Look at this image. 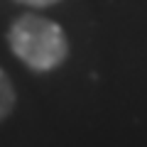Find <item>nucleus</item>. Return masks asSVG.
Returning a JSON list of instances; mask_svg holds the SVG:
<instances>
[{
  "label": "nucleus",
  "instance_id": "1",
  "mask_svg": "<svg viewBox=\"0 0 147 147\" xmlns=\"http://www.w3.org/2000/svg\"><path fill=\"white\" fill-rule=\"evenodd\" d=\"M7 47L34 74H49L69 59V39L61 25L39 12H22L10 22Z\"/></svg>",
  "mask_w": 147,
  "mask_h": 147
},
{
  "label": "nucleus",
  "instance_id": "2",
  "mask_svg": "<svg viewBox=\"0 0 147 147\" xmlns=\"http://www.w3.org/2000/svg\"><path fill=\"white\" fill-rule=\"evenodd\" d=\"M17 105V91L12 79L7 76L5 69H0V125L12 115V110Z\"/></svg>",
  "mask_w": 147,
  "mask_h": 147
},
{
  "label": "nucleus",
  "instance_id": "3",
  "mask_svg": "<svg viewBox=\"0 0 147 147\" xmlns=\"http://www.w3.org/2000/svg\"><path fill=\"white\" fill-rule=\"evenodd\" d=\"M25 7H32V10H42V7H52V5H59L61 0H15Z\"/></svg>",
  "mask_w": 147,
  "mask_h": 147
}]
</instances>
